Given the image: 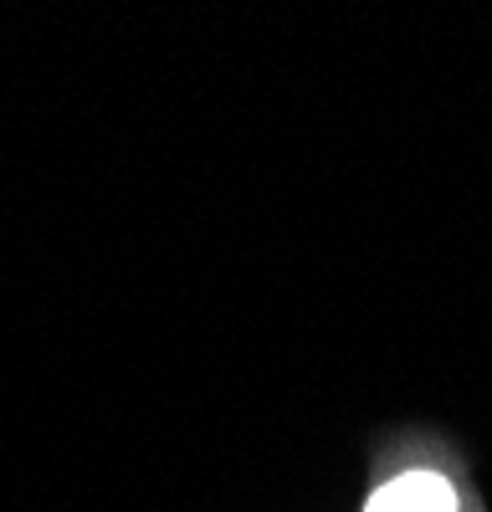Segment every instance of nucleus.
Here are the masks:
<instances>
[{"label": "nucleus", "mask_w": 492, "mask_h": 512, "mask_svg": "<svg viewBox=\"0 0 492 512\" xmlns=\"http://www.w3.org/2000/svg\"><path fill=\"white\" fill-rule=\"evenodd\" d=\"M359 512H462V487L441 466H400L395 477L369 487Z\"/></svg>", "instance_id": "nucleus-1"}]
</instances>
